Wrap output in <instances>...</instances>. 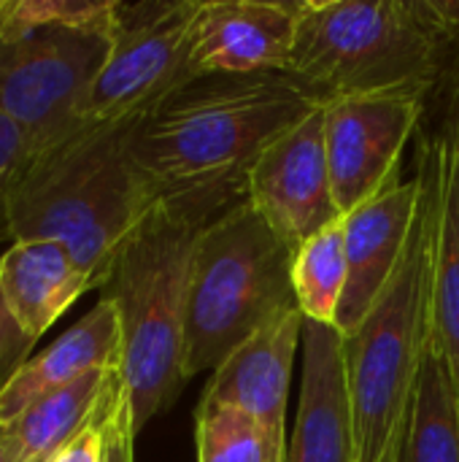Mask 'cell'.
I'll return each instance as SVG.
<instances>
[{
  "label": "cell",
  "mask_w": 459,
  "mask_h": 462,
  "mask_svg": "<svg viewBox=\"0 0 459 462\" xmlns=\"http://www.w3.org/2000/svg\"><path fill=\"white\" fill-rule=\"evenodd\" d=\"M422 200L425 179L417 173L409 181L395 179L379 195L341 217L349 279L338 306L335 328L344 336L363 325L398 273L411 244Z\"/></svg>",
  "instance_id": "obj_11"
},
{
  "label": "cell",
  "mask_w": 459,
  "mask_h": 462,
  "mask_svg": "<svg viewBox=\"0 0 459 462\" xmlns=\"http://www.w3.org/2000/svg\"><path fill=\"white\" fill-rule=\"evenodd\" d=\"M211 217L160 203L122 246L100 298L122 325V387L138 436L181 395L192 257Z\"/></svg>",
  "instance_id": "obj_3"
},
{
  "label": "cell",
  "mask_w": 459,
  "mask_h": 462,
  "mask_svg": "<svg viewBox=\"0 0 459 462\" xmlns=\"http://www.w3.org/2000/svg\"><path fill=\"white\" fill-rule=\"evenodd\" d=\"M325 106L279 135L252 165L246 200L298 252L341 219L327 160Z\"/></svg>",
  "instance_id": "obj_10"
},
{
  "label": "cell",
  "mask_w": 459,
  "mask_h": 462,
  "mask_svg": "<svg viewBox=\"0 0 459 462\" xmlns=\"http://www.w3.org/2000/svg\"><path fill=\"white\" fill-rule=\"evenodd\" d=\"M127 127L84 125L54 146L27 152L8 187V238L62 244L95 290L160 206L130 160Z\"/></svg>",
  "instance_id": "obj_2"
},
{
  "label": "cell",
  "mask_w": 459,
  "mask_h": 462,
  "mask_svg": "<svg viewBox=\"0 0 459 462\" xmlns=\"http://www.w3.org/2000/svg\"><path fill=\"white\" fill-rule=\"evenodd\" d=\"M289 73L206 76L127 127V152L160 203L211 219L246 200L257 157L325 106Z\"/></svg>",
  "instance_id": "obj_1"
},
{
  "label": "cell",
  "mask_w": 459,
  "mask_h": 462,
  "mask_svg": "<svg viewBox=\"0 0 459 462\" xmlns=\"http://www.w3.org/2000/svg\"><path fill=\"white\" fill-rule=\"evenodd\" d=\"M0 462H11L8 447H5V441H3V439H0Z\"/></svg>",
  "instance_id": "obj_28"
},
{
  "label": "cell",
  "mask_w": 459,
  "mask_h": 462,
  "mask_svg": "<svg viewBox=\"0 0 459 462\" xmlns=\"http://www.w3.org/2000/svg\"><path fill=\"white\" fill-rule=\"evenodd\" d=\"M400 462H459V398L433 336L417 379Z\"/></svg>",
  "instance_id": "obj_19"
},
{
  "label": "cell",
  "mask_w": 459,
  "mask_h": 462,
  "mask_svg": "<svg viewBox=\"0 0 459 462\" xmlns=\"http://www.w3.org/2000/svg\"><path fill=\"white\" fill-rule=\"evenodd\" d=\"M433 211L430 336L449 365L459 398V125L452 119L425 146L422 168Z\"/></svg>",
  "instance_id": "obj_15"
},
{
  "label": "cell",
  "mask_w": 459,
  "mask_h": 462,
  "mask_svg": "<svg viewBox=\"0 0 459 462\" xmlns=\"http://www.w3.org/2000/svg\"><path fill=\"white\" fill-rule=\"evenodd\" d=\"M32 346H35V341L22 333V328L14 322V317L8 314V309L0 298V390L16 374V368L22 363H27V355Z\"/></svg>",
  "instance_id": "obj_25"
},
{
  "label": "cell",
  "mask_w": 459,
  "mask_h": 462,
  "mask_svg": "<svg viewBox=\"0 0 459 462\" xmlns=\"http://www.w3.org/2000/svg\"><path fill=\"white\" fill-rule=\"evenodd\" d=\"M295 249L241 200L197 238L184 325V376L214 371L276 317L298 309Z\"/></svg>",
  "instance_id": "obj_6"
},
{
  "label": "cell",
  "mask_w": 459,
  "mask_h": 462,
  "mask_svg": "<svg viewBox=\"0 0 459 462\" xmlns=\"http://www.w3.org/2000/svg\"><path fill=\"white\" fill-rule=\"evenodd\" d=\"M298 11L300 0H200L189 32L197 73H287Z\"/></svg>",
  "instance_id": "obj_12"
},
{
  "label": "cell",
  "mask_w": 459,
  "mask_h": 462,
  "mask_svg": "<svg viewBox=\"0 0 459 462\" xmlns=\"http://www.w3.org/2000/svg\"><path fill=\"white\" fill-rule=\"evenodd\" d=\"M287 462H354L344 333L335 325L306 319L303 382Z\"/></svg>",
  "instance_id": "obj_13"
},
{
  "label": "cell",
  "mask_w": 459,
  "mask_h": 462,
  "mask_svg": "<svg viewBox=\"0 0 459 462\" xmlns=\"http://www.w3.org/2000/svg\"><path fill=\"white\" fill-rule=\"evenodd\" d=\"M449 49L425 0H300L287 73L322 100L427 95Z\"/></svg>",
  "instance_id": "obj_4"
},
{
  "label": "cell",
  "mask_w": 459,
  "mask_h": 462,
  "mask_svg": "<svg viewBox=\"0 0 459 462\" xmlns=\"http://www.w3.org/2000/svg\"><path fill=\"white\" fill-rule=\"evenodd\" d=\"M346 279L349 265L344 249V225L338 219L295 252L292 284L303 317L308 322L335 325Z\"/></svg>",
  "instance_id": "obj_21"
},
{
  "label": "cell",
  "mask_w": 459,
  "mask_h": 462,
  "mask_svg": "<svg viewBox=\"0 0 459 462\" xmlns=\"http://www.w3.org/2000/svg\"><path fill=\"white\" fill-rule=\"evenodd\" d=\"M124 387H122V374L114 382V387L108 390L103 406L97 409V414L51 457L49 462H106V436H108V422L111 414L122 398Z\"/></svg>",
  "instance_id": "obj_23"
},
{
  "label": "cell",
  "mask_w": 459,
  "mask_h": 462,
  "mask_svg": "<svg viewBox=\"0 0 459 462\" xmlns=\"http://www.w3.org/2000/svg\"><path fill=\"white\" fill-rule=\"evenodd\" d=\"M430 311L433 211L425 184L422 211L398 273L363 325L344 336L354 462H384L392 447L406 439L417 379L430 344Z\"/></svg>",
  "instance_id": "obj_5"
},
{
  "label": "cell",
  "mask_w": 459,
  "mask_h": 462,
  "mask_svg": "<svg viewBox=\"0 0 459 462\" xmlns=\"http://www.w3.org/2000/svg\"><path fill=\"white\" fill-rule=\"evenodd\" d=\"M452 119L459 125V60L454 65V87H452Z\"/></svg>",
  "instance_id": "obj_26"
},
{
  "label": "cell",
  "mask_w": 459,
  "mask_h": 462,
  "mask_svg": "<svg viewBox=\"0 0 459 462\" xmlns=\"http://www.w3.org/2000/svg\"><path fill=\"white\" fill-rule=\"evenodd\" d=\"M89 290V276L57 241H14L0 257V298L32 341Z\"/></svg>",
  "instance_id": "obj_17"
},
{
  "label": "cell",
  "mask_w": 459,
  "mask_h": 462,
  "mask_svg": "<svg viewBox=\"0 0 459 462\" xmlns=\"http://www.w3.org/2000/svg\"><path fill=\"white\" fill-rule=\"evenodd\" d=\"M108 46L111 35L62 27L0 32V116L22 133L27 152L87 125L84 103Z\"/></svg>",
  "instance_id": "obj_8"
},
{
  "label": "cell",
  "mask_w": 459,
  "mask_h": 462,
  "mask_svg": "<svg viewBox=\"0 0 459 462\" xmlns=\"http://www.w3.org/2000/svg\"><path fill=\"white\" fill-rule=\"evenodd\" d=\"M427 95L376 92L325 103L327 160L341 217L398 179L400 154L419 125Z\"/></svg>",
  "instance_id": "obj_9"
},
{
  "label": "cell",
  "mask_w": 459,
  "mask_h": 462,
  "mask_svg": "<svg viewBox=\"0 0 459 462\" xmlns=\"http://www.w3.org/2000/svg\"><path fill=\"white\" fill-rule=\"evenodd\" d=\"M116 0H8L0 16V32H30L62 27L78 32L111 35L116 27Z\"/></svg>",
  "instance_id": "obj_22"
},
{
  "label": "cell",
  "mask_w": 459,
  "mask_h": 462,
  "mask_svg": "<svg viewBox=\"0 0 459 462\" xmlns=\"http://www.w3.org/2000/svg\"><path fill=\"white\" fill-rule=\"evenodd\" d=\"M287 433L238 409L200 401L195 420L197 462H287Z\"/></svg>",
  "instance_id": "obj_20"
},
{
  "label": "cell",
  "mask_w": 459,
  "mask_h": 462,
  "mask_svg": "<svg viewBox=\"0 0 459 462\" xmlns=\"http://www.w3.org/2000/svg\"><path fill=\"white\" fill-rule=\"evenodd\" d=\"M119 371H92L27 406L0 428L11 462H49L103 406Z\"/></svg>",
  "instance_id": "obj_18"
},
{
  "label": "cell",
  "mask_w": 459,
  "mask_h": 462,
  "mask_svg": "<svg viewBox=\"0 0 459 462\" xmlns=\"http://www.w3.org/2000/svg\"><path fill=\"white\" fill-rule=\"evenodd\" d=\"M27 146L22 133L0 116V241L8 238V214H5V200H8V187L11 179L19 168V162L24 160Z\"/></svg>",
  "instance_id": "obj_24"
},
{
  "label": "cell",
  "mask_w": 459,
  "mask_h": 462,
  "mask_svg": "<svg viewBox=\"0 0 459 462\" xmlns=\"http://www.w3.org/2000/svg\"><path fill=\"white\" fill-rule=\"evenodd\" d=\"M303 330L306 317L300 309L260 328L214 368L203 403L238 409L257 422L287 433V401L295 357L303 346Z\"/></svg>",
  "instance_id": "obj_14"
},
{
  "label": "cell",
  "mask_w": 459,
  "mask_h": 462,
  "mask_svg": "<svg viewBox=\"0 0 459 462\" xmlns=\"http://www.w3.org/2000/svg\"><path fill=\"white\" fill-rule=\"evenodd\" d=\"M92 371H122V325L116 306L100 298L51 346L16 368L0 390V428L11 425L38 398L73 384Z\"/></svg>",
  "instance_id": "obj_16"
},
{
  "label": "cell",
  "mask_w": 459,
  "mask_h": 462,
  "mask_svg": "<svg viewBox=\"0 0 459 462\" xmlns=\"http://www.w3.org/2000/svg\"><path fill=\"white\" fill-rule=\"evenodd\" d=\"M403 441H406V439H403ZM403 441L392 447V452L387 455V460H384V462H400V455H403Z\"/></svg>",
  "instance_id": "obj_27"
},
{
  "label": "cell",
  "mask_w": 459,
  "mask_h": 462,
  "mask_svg": "<svg viewBox=\"0 0 459 462\" xmlns=\"http://www.w3.org/2000/svg\"><path fill=\"white\" fill-rule=\"evenodd\" d=\"M200 0L119 3L108 57L95 76L87 125H135L203 79L192 62V19Z\"/></svg>",
  "instance_id": "obj_7"
}]
</instances>
